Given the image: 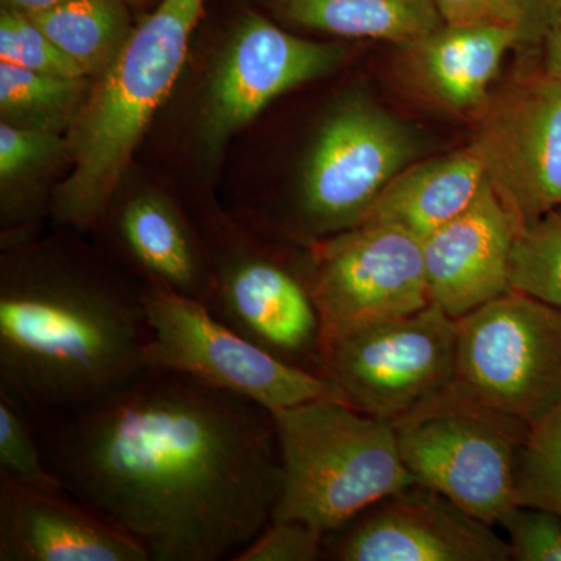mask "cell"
Instances as JSON below:
<instances>
[{
    "mask_svg": "<svg viewBox=\"0 0 561 561\" xmlns=\"http://www.w3.org/2000/svg\"><path fill=\"white\" fill-rule=\"evenodd\" d=\"M445 24L501 25L519 32L526 0H434ZM519 36V35H518Z\"/></svg>",
    "mask_w": 561,
    "mask_h": 561,
    "instance_id": "obj_29",
    "label": "cell"
},
{
    "mask_svg": "<svg viewBox=\"0 0 561 561\" xmlns=\"http://www.w3.org/2000/svg\"><path fill=\"white\" fill-rule=\"evenodd\" d=\"M144 298L150 327L147 368L180 373L271 412L321 398L342 400L327 378L243 337L205 302L154 284H144Z\"/></svg>",
    "mask_w": 561,
    "mask_h": 561,
    "instance_id": "obj_7",
    "label": "cell"
},
{
    "mask_svg": "<svg viewBox=\"0 0 561 561\" xmlns=\"http://www.w3.org/2000/svg\"><path fill=\"white\" fill-rule=\"evenodd\" d=\"M28 18L84 73L108 66L128 36L121 0H69Z\"/></svg>",
    "mask_w": 561,
    "mask_h": 561,
    "instance_id": "obj_21",
    "label": "cell"
},
{
    "mask_svg": "<svg viewBox=\"0 0 561 561\" xmlns=\"http://www.w3.org/2000/svg\"><path fill=\"white\" fill-rule=\"evenodd\" d=\"M515 505L561 518V402L527 431L516 457Z\"/></svg>",
    "mask_w": 561,
    "mask_h": 561,
    "instance_id": "obj_22",
    "label": "cell"
},
{
    "mask_svg": "<svg viewBox=\"0 0 561 561\" xmlns=\"http://www.w3.org/2000/svg\"><path fill=\"white\" fill-rule=\"evenodd\" d=\"M408 128L354 99L332 114L313 146L301 187L302 224L332 236L359 225L383 187L415 157Z\"/></svg>",
    "mask_w": 561,
    "mask_h": 561,
    "instance_id": "obj_11",
    "label": "cell"
},
{
    "mask_svg": "<svg viewBox=\"0 0 561 561\" xmlns=\"http://www.w3.org/2000/svg\"><path fill=\"white\" fill-rule=\"evenodd\" d=\"M10 268L0 290V390L31 419L87 408L146 370L144 286L61 262Z\"/></svg>",
    "mask_w": 561,
    "mask_h": 561,
    "instance_id": "obj_2",
    "label": "cell"
},
{
    "mask_svg": "<svg viewBox=\"0 0 561 561\" xmlns=\"http://www.w3.org/2000/svg\"><path fill=\"white\" fill-rule=\"evenodd\" d=\"M522 230L485 176L470 206L423 241L432 305L459 320L511 290V254Z\"/></svg>",
    "mask_w": 561,
    "mask_h": 561,
    "instance_id": "obj_15",
    "label": "cell"
},
{
    "mask_svg": "<svg viewBox=\"0 0 561 561\" xmlns=\"http://www.w3.org/2000/svg\"><path fill=\"white\" fill-rule=\"evenodd\" d=\"M55 136L44 130H24L0 125V175L3 180L18 175L46 157L57 146Z\"/></svg>",
    "mask_w": 561,
    "mask_h": 561,
    "instance_id": "obj_30",
    "label": "cell"
},
{
    "mask_svg": "<svg viewBox=\"0 0 561 561\" xmlns=\"http://www.w3.org/2000/svg\"><path fill=\"white\" fill-rule=\"evenodd\" d=\"M393 426L416 483L445 494L491 526L515 507L516 457L529 431L526 423L479 404L453 386Z\"/></svg>",
    "mask_w": 561,
    "mask_h": 561,
    "instance_id": "obj_5",
    "label": "cell"
},
{
    "mask_svg": "<svg viewBox=\"0 0 561 561\" xmlns=\"http://www.w3.org/2000/svg\"><path fill=\"white\" fill-rule=\"evenodd\" d=\"M0 60L68 79L87 76L27 14L10 9L0 18Z\"/></svg>",
    "mask_w": 561,
    "mask_h": 561,
    "instance_id": "obj_26",
    "label": "cell"
},
{
    "mask_svg": "<svg viewBox=\"0 0 561 561\" xmlns=\"http://www.w3.org/2000/svg\"><path fill=\"white\" fill-rule=\"evenodd\" d=\"M323 350L337 335L431 305L423 242L397 225L360 224L309 247Z\"/></svg>",
    "mask_w": 561,
    "mask_h": 561,
    "instance_id": "obj_9",
    "label": "cell"
},
{
    "mask_svg": "<svg viewBox=\"0 0 561 561\" xmlns=\"http://www.w3.org/2000/svg\"><path fill=\"white\" fill-rule=\"evenodd\" d=\"M457 320L431 305L332 339L323 376L357 411L393 421L456 381Z\"/></svg>",
    "mask_w": 561,
    "mask_h": 561,
    "instance_id": "obj_8",
    "label": "cell"
},
{
    "mask_svg": "<svg viewBox=\"0 0 561 561\" xmlns=\"http://www.w3.org/2000/svg\"><path fill=\"white\" fill-rule=\"evenodd\" d=\"M345 54V47L298 38L250 14L232 36L210 81V138H227L273 99L337 68Z\"/></svg>",
    "mask_w": 561,
    "mask_h": 561,
    "instance_id": "obj_14",
    "label": "cell"
},
{
    "mask_svg": "<svg viewBox=\"0 0 561 561\" xmlns=\"http://www.w3.org/2000/svg\"><path fill=\"white\" fill-rule=\"evenodd\" d=\"M474 147L523 228L561 208V79L524 70L482 108Z\"/></svg>",
    "mask_w": 561,
    "mask_h": 561,
    "instance_id": "obj_10",
    "label": "cell"
},
{
    "mask_svg": "<svg viewBox=\"0 0 561 561\" xmlns=\"http://www.w3.org/2000/svg\"><path fill=\"white\" fill-rule=\"evenodd\" d=\"M0 561H150L127 531L66 490L0 474Z\"/></svg>",
    "mask_w": 561,
    "mask_h": 561,
    "instance_id": "obj_16",
    "label": "cell"
},
{
    "mask_svg": "<svg viewBox=\"0 0 561 561\" xmlns=\"http://www.w3.org/2000/svg\"><path fill=\"white\" fill-rule=\"evenodd\" d=\"M66 2H69V0H3L7 9L20 11V13L27 14V16L55 9V7Z\"/></svg>",
    "mask_w": 561,
    "mask_h": 561,
    "instance_id": "obj_33",
    "label": "cell"
},
{
    "mask_svg": "<svg viewBox=\"0 0 561 561\" xmlns=\"http://www.w3.org/2000/svg\"><path fill=\"white\" fill-rule=\"evenodd\" d=\"M542 47V66L561 79V14L553 22L551 31L545 36Z\"/></svg>",
    "mask_w": 561,
    "mask_h": 561,
    "instance_id": "obj_32",
    "label": "cell"
},
{
    "mask_svg": "<svg viewBox=\"0 0 561 561\" xmlns=\"http://www.w3.org/2000/svg\"><path fill=\"white\" fill-rule=\"evenodd\" d=\"M287 20L313 31L415 43L445 24L434 0H275Z\"/></svg>",
    "mask_w": 561,
    "mask_h": 561,
    "instance_id": "obj_20",
    "label": "cell"
},
{
    "mask_svg": "<svg viewBox=\"0 0 561 561\" xmlns=\"http://www.w3.org/2000/svg\"><path fill=\"white\" fill-rule=\"evenodd\" d=\"M272 413L283 468L276 522L306 523L327 537L416 483L389 420L337 398Z\"/></svg>",
    "mask_w": 561,
    "mask_h": 561,
    "instance_id": "obj_4",
    "label": "cell"
},
{
    "mask_svg": "<svg viewBox=\"0 0 561 561\" xmlns=\"http://www.w3.org/2000/svg\"><path fill=\"white\" fill-rule=\"evenodd\" d=\"M465 397L534 426L561 402V308L508 290L457 320Z\"/></svg>",
    "mask_w": 561,
    "mask_h": 561,
    "instance_id": "obj_6",
    "label": "cell"
},
{
    "mask_svg": "<svg viewBox=\"0 0 561 561\" xmlns=\"http://www.w3.org/2000/svg\"><path fill=\"white\" fill-rule=\"evenodd\" d=\"M485 181L474 144L405 168L383 187L360 224L397 225L421 242L470 206Z\"/></svg>",
    "mask_w": 561,
    "mask_h": 561,
    "instance_id": "obj_19",
    "label": "cell"
},
{
    "mask_svg": "<svg viewBox=\"0 0 561 561\" xmlns=\"http://www.w3.org/2000/svg\"><path fill=\"white\" fill-rule=\"evenodd\" d=\"M508 283L511 290L561 308V208L549 210L518 232Z\"/></svg>",
    "mask_w": 561,
    "mask_h": 561,
    "instance_id": "obj_23",
    "label": "cell"
},
{
    "mask_svg": "<svg viewBox=\"0 0 561 561\" xmlns=\"http://www.w3.org/2000/svg\"><path fill=\"white\" fill-rule=\"evenodd\" d=\"M83 81L51 76L0 62V106L3 113L35 122L41 127L58 124L79 101Z\"/></svg>",
    "mask_w": 561,
    "mask_h": 561,
    "instance_id": "obj_24",
    "label": "cell"
},
{
    "mask_svg": "<svg viewBox=\"0 0 561 561\" xmlns=\"http://www.w3.org/2000/svg\"><path fill=\"white\" fill-rule=\"evenodd\" d=\"M205 0H162L106 66L73 125L72 172L55 192V219L92 230L105 216L122 175L172 91Z\"/></svg>",
    "mask_w": 561,
    "mask_h": 561,
    "instance_id": "obj_3",
    "label": "cell"
},
{
    "mask_svg": "<svg viewBox=\"0 0 561 561\" xmlns=\"http://www.w3.org/2000/svg\"><path fill=\"white\" fill-rule=\"evenodd\" d=\"M0 474L35 489L65 490L47 467L28 413L0 390Z\"/></svg>",
    "mask_w": 561,
    "mask_h": 561,
    "instance_id": "obj_25",
    "label": "cell"
},
{
    "mask_svg": "<svg viewBox=\"0 0 561 561\" xmlns=\"http://www.w3.org/2000/svg\"><path fill=\"white\" fill-rule=\"evenodd\" d=\"M114 241L146 284L168 287L208 306L210 276L195 236L169 203L138 195L114 216Z\"/></svg>",
    "mask_w": 561,
    "mask_h": 561,
    "instance_id": "obj_18",
    "label": "cell"
},
{
    "mask_svg": "<svg viewBox=\"0 0 561 561\" xmlns=\"http://www.w3.org/2000/svg\"><path fill=\"white\" fill-rule=\"evenodd\" d=\"M62 489L150 561L231 560L272 522L283 468L273 413L146 368L101 401L32 419Z\"/></svg>",
    "mask_w": 561,
    "mask_h": 561,
    "instance_id": "obj_1",
    "label": "cell"
},
{
    "mask_svg": "<svg viewBox=\"0 0 561 561\" xmlns=\"http://www.w3.org/2000/svg\"><path fill=\"white\" fill-rule=\"evenodd\" d=\"M228 243L216 247L206 261L209 311L279 359L323 376V337L309 268L290 271L241 239Z\"/></svg>",
    "mask_w": 561,
    "mask_h": 561,
    "instance_id": "obj_12",
    "label": "cell"
},
{
    "mask_svg": "<svg viewBox=\"0 0 561 561\" xmlns=\"http://www.w3.org/2000/svg\"><path fill=\"white\" fill-rule=\"evenodd\" d=\"M518 31L501 25L443 24L409 44L420 87L453 113L481 110L502 58L518 46Z\"/></svg>",
    "mask_w": 561,
    "mask_h": 561,
    "instance_id": "obj_17",
    "label": "cell"
},
{
    "mask_svg": "<svg viewBox=\"0 0 561 561\" xmlns=\"http://www.w3.org/2000/svg\"><path fill=\"white\" fill-rule=\"evenodd\" d=\"M512 560L561 561V518L541 508L515 505L502 516Z\"/></svg>",
    "mask_w": 561,
    "mask_h": 561,
    "instance_id": "obj_27",
    "label": "cell"
},
{
    "mask_svg": "<svg viewBox=\"0 0 561 561\" xmlns=\"http://www.w3.org/2000/svg\"><path fill=\"white\" fill-rule=\"evenodd\" d=\"M324 538L309 524L272 519L232 561H316L323 559Z\"/></svg>",
    "mask_w": 561,
    "mask_h": 561,
    "instance_id": "obj_28",
    "label": "cell"
},
{
    "mask_svg": "<svg viewBox=\"0 0 561 561\" xmlns=\"http://www.w3.org/2000/svg\"><path fill=\"white\" fill-rule=\"evenodd\" d=\"M494 526L427 486H409L371 505L324 538L337 561H507Z\"/></svg>",
    "mask_w": 561,
    "mask_h": 561,
    "instance_id": "obj_13",
    "label": "cell"
},
{
    "mask_svg": "<svg viewBox=\"0 0 561 561\" xmlns=\"http://www.w3.org/2000/svg\"><path fill=\"white\" fill-rule=\"evenodd\" d=\"M560 14L561 0H526V13L519 27L518 44L527 47L541 46Z\"/></svg>",
    "mask_w": 561,
    "mask_h": 561,
    "instance_id": "obj_31",
    "label": "cell"
}]
</instances>
